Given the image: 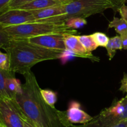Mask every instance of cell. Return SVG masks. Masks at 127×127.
Listing matches in <instances>:
<instances>
[{
    "label": "cell",
    "mask_w": 127,
    "mask_h": 127,
    "mask_svg": "<svg viewBox=\"0 0 127 127\" xmlns=\"http://www.w3.org/2000/svg\"><path fill=\"white\" fill-rule=\"evenodd\" d=\"M23 75L25 83L22 84V92L14 98L23 117L37 127H71L73 124L67 120L66 111L59 110L45 102L31 70Z\"/></svg>",
    "instance_id": "6da1fadb"
},
{
    "label": "cell",
    "mask_w": 127,
    "mask_h": 127,
    "mask_svg": "<svg viewBox=\"0 0 127 127\" xmlns=\"http://www.w3.org/2000/svg\"><path fill=\"white\" fill-rule=\"evenodd\" d=\"M10 59V70L24 75L37 64L59 59L63 51L48 49L32 44L28 39H10L2 47Z\"/></svg>",
    "instance_id": "7a4b0ae2"
},
{
    "label": "cell",
    "mask_w": 127,
    "mask_h": 127,
    "mask_svg": "<svg viewBox=\"0 0 127 127\" xmlns=\"http://www.w3.org/2000/svg\"><path fill=\"white\" fill-rule=\"evenodd\" d=\"M10 39H29L51 34L68 33L74 34L78 31L67 27L65 21L38 22L35 21L17 26L4 27Z\"/></svg>",
    "instance_id": "3957f363"
},
{
    "label": "cell",
    "mask_w": 127,
    "mask_h": 127,
    "mask_svg": "<svg viewBox=\"0 0 127 127\" xmlns=\"http://www.w3.org/2000/svg\"><path fill=\"white\" fill-rule=\"evenodd\" d=\"M127 120V98L115 99L110 107L103 109L85 124L71 127H108Z\"/></svg>",
    "instance_id": "277c9868"
},
{
    "label": "cell",
    "mask_w": 127,
    "mask_h": 127,
    "mask_svg": "<svg viewBox=\"0 0 127 127\" xmlns=\"http://www.w3.org/2000/svg\"><path fill=\"white\" fill-rule=\"evenodd\" d=\"M64 21L71 17L86 19L92 15L102 13L108 9H113L109 0H73L64 4Z\"/></svg>",
    "instance_id": "5b68a950"
},
{
    "label": "cell",
    "mask_w": 127,
    "mask_h": 127,
    "mask_svg": "<svg viewBox=\"0 0 127 127\" xmlns=\"http://www.w3.org/2000/svg\"><path fill=\"white\" fill-rule=\"evenodd\" d=\"M0 125L2 127H24L22 115L14 99L0 100Z\"/></svg>",
    "instance_id": "8992f818"
},
{
    "label": "cell",
    "mask_w": 127,
    "mask_h": 127,
    "mask_svg": "<svg viewBox=\"0 0 127 127\" xmlns=\"http://www.w3.org/2000/svg\"><path fill=\"white\" fill-rule=\"evenodd\" d=\"M32 11L11 9L0 14V26L3 27L35 22Z\"/></svg>",
    "instance_id": "52a82bcc"
},
{
    "label": "cell",
    "mask_w": 127,
    "mask_h": 127,
    "mask_svg": "<svg viewBox=\"0 0 127 127\" xmlns=\"http://www.w3.org/2000/svg\"><path fill=\"white\" fill-rule=\"evenodd\" d=\"M68 33L51 34L36 36L28 39L30 42L46 49L55 51H64L66 50L64 38Z\"/></svg>",
    "instance_id": "ba28073f"
},
{
    "label": "cell",
    "mask_w": 127,
    "mask_h": 127,
    "mask_svg": "<svg viewBox=\"0 0 127 127\" xmlns=\"http://www.w3.org/2000/svg\"><path fill=\"white\" fill-rule=\"evenodd\" d=\"M66 49L69 50L76 54L77 57L81 58L89 59L94 62L100 61L99 57L94 56L91 52H89L86 50L78 39V36L74 34H67L64 38Z\"/></svg>",
    "instance_id": "9c48e42d"
},
{
    "label": "cell",
    "mask_w": 127,
    "mask_h": 127,
    "mask_svg": "<svg viewBox=\"0 0 127 127\" xmlns=\"http://www.w3.org/2000/svg\"><path fill=\"white\" fill-rule=\"evenodd\" d=\"M66 118L71 124H85L92 120L93 117L82 110L79 102L73 100L69 102L68 108L66 111Z\"/></svg>",
    "instance_id": "30bf717a"
},
{
    "label": "cell",
    "mask_w": 127,
    "mask_h": 127,
    "mask_svg": "<svg viewBox=\"0 0 127 127\" xmlns=\"http://www.w3.org/2000/svg\"><path fill=\"white\" fill-rule=\"evenodd\" d=\"M32 12L36 21H45L53 17L64 16L66 14L64 4L52 6L42 9L32 11Z\"/></svg>",
    "instance_id": "8fae6325"
},
{
    "label": "cell",
    "mask_w": 127,
    "mask_h": 127,
    "mask_svg": "<svg viewBox=\"0 0 127 127\" xmlns=\"http://www.w3.org/2000/svg\"><path fill=\"white\" fill-rule=\"evenodd\" d=\"M63 4H64L57 0H33L29 3L17 7V9L26 11H35Z\"/></svg>",
    "instance_id": "7c38bea8"
},
{
    "label": "cell",
    "mask_w": 127,
    "mask_h": 127,
    "mask_svg": "<svg viewBox=\"0 0 127 127\" xmlns=\"http://www.w3.org/2000/svg\"><path fill=\"white\" fill-rule=\"evenodd\" d=\"M5 87L9 98L14 99L15 96L22 92V84L19 80L15 77V74L11 75L6 78Z\"/></svg>",
    "instance_id": "4fadbf2b"
},
{
    "label": "cell",
    "mask_w": 127,
    "mask_h": 127,
    "mask_svg": "<svg viewBox=\"0 0 127 127\" xmlns=\"http://www.w3.org/2000/svg\"><path fill=\"white\" fill-rule=\"evenodd\" d=\"M105 48L107 51L109 61H111L115 56L116 51L117 50H122L123 49L120 36H116L110 38Z\"/></svg>",
    "instance_id": "5bb4252c"
},
{
    "label": "cell",
    "mask_w": 127,
    "mask_h": 127,
    "mask_svg": "<svg viewBox=\"0 0 127 127\" xmlns=\"http://www.w3.org/2000/svg\"><path fill=\"white\" fill-rule=\"evenodd\" d=\"M109 28H114L117 33L122 35L127 32V23L123 18L114 17L109 24Z\"/></svg>",
    "instance_id": "9a60e30c"
},
{
    "label": "cell",
    "mask_w": 127,
    "mask_h": 127,
    "mask_svg": "<svg viewBox=\"0 0 127 127\" xmlns=\"http://www.w3.org/2000/svg\"><path fill=\"white\" fill-rule=\"evenodd\" d=\"M78 39L81 43L83 44L84 48L88 52H92V51H95L98 47V46L95 43V41L93 39L92 35H82L78 36Z\"/></svg>",
    "instance_id": "2e32d148"
},
{
    "label": "cell",
    "mask_w": 127,
    "mask_h": 127,
    "mask_svg": "<svg viewBox=\"0 0 127 127\" xmlns=\"http://www.w3.org/2000/svg\"><path fill=\"white\" fill-rule=\"evenodd\" d=\"M15 74V72L11 70H4L0 68V98H8V95L6 90L5 82L8 76Z\"/></svg>",
    "instance_id": "e0dca14e"
},
{
    "label": "cell",
    "mask_w": 127,
    "mask_h": 127,
    "mask_svg": "<svg viewBox=\"0 0 127 127\" xmlns=\"http://www.w3.org/2000/svg\"><path fill=\"white\" fill-rule=\"evenodd\" d=\"M67 27L72 29H80L87 24L86 19L80 17H71L65 21Z\"/></svg>",
    "instance_id": "ac0fdd59"
},
{
    "label": "cell",
    "mask_w": 127,
    "mask_h": 127,
    "mask_svg": "<svg viewBox=\"0 0 127 127\" xmlns=\"http://www.w3.org/2000/svg\"><path fill=\"white\" fill-rule=\"evenodd\" d=\"M40 92L45 102L51 107H55L58 99L57 93L49 89H41Z\"/></svg>",
    "instance_id": "d6986e66"
},
{
    "label": "cell",
    "mask_w": 127,
    "mask_h": 127,
    "mask_svg": "<svg viewBox=\"0 0 127 127\" xmlns=\"http://www.w3.org/2000/svg\"><path fill=\"white\" fill-rule=\"evenodd\" d=\"M91 35L98 47L100 46V47H105L110 39V38L104 32H95L92 34Z\"/></svg>",
    "instance_id": "ffe728a7"
},
{
    "label": "cell",
    "mask_w": 127,
    "mask_h": 127,
    "mask_svg": "<svg viewBox=\"0 0 127 127\" xmlns=\"http://www.w3.org/2000/svg\"><path fill=\"white\" fill-rule=\"evenodd\" d=\"M0 68L4 70H11L9 57L6 52L4 53L1 51V49H0Z\"/></svg>",
    "instance_id": "44dd1931"
},
{
    "label": "cell",
    "mask_w": 127,
    "mask_h": 127,
    "mask_svg": "<svg viewBox=\"0 0 127 127\" xmlns=\"http://www.w3.org/2000/svg\"><path fill=\"white\" fill-rule=\"evenodd\" d=\"M10 38L4 28L0 26V48H2L9 42Z\"/></svg>",
    "instance_id": "7402d4cb"
},
{
    "label": "cell",
    "mask_w": 127,
    "mask_h": 127,
    "mask_svg": "<svg viewBox=\"0 0 127 127\" xmlns=\"http://www.w3.org/2000/svg\"><path fill=\"white\" fill-rule=\"evenodd\" d=\"M32 1L33 0H11L6 10L11 9H17V7L29 3Z\"/></svg>",
    "instance_id": "603a6c76"
},
{
    "label": "cell",
    "mask_w": 127,
    "mask_h": 127,
    "mask_svg": "<svg viewBox=\"0 0 127 127\" xmlns=\"http://www.w3.org/2000/svg\"><path fill=\"white\" fill-rule=\"evenodd\" d=\"M113 6V9L114 11H118L119 8L127 2V0H109Z\"/></svg>",
    "instance_id": "cb8c5ba5"
},
{
    "label": "cell",
    "mask_w": 127,
    "mask_h": 127,
    "mask_svg": "<svg viewBox=\"0 0 127 127\" xmlns=\"http://www.w3.org/2000/svg\"><path fill=\"white\" fill-rule=\"evenodd\" d=\"M120 91H122L124 93H127L126 97L127 98V73H125L124 77L121 80V85H120Z\"/></svg>",
    "instance_id": "d4e9b609"
},
{
    "label": "cell",
    "mask_w": 127,
    "mask_h": 127,
    "mask_svg": "<svg viewBox=\"0 0 127 127\" xmlns=\"http://www.w3.org/2000/svg\"><path fill=\"white\" fill-rule=\"evenodd\" d=\"M118 12H119L122 18L124 19L127 23V6L125 4L123 5L118 10Z\"/></svg>",
    "instance_id": "484cf974"
},
{
    "label": "cell",
    "mask_w": 127,
    "mask_h": 127,
    "mask_svg": "<svg viewBox=\"0 0 127 127\" xmlns=\"http://www.w3.org/2000/svg\"><path fill=\"white\" fill-rule=\"evenodd\" d=\"M11 0H0V14L4 12Z\"/></svg>",
    "instance_id": "4316f807"
},
{
    "label": "cell",
    "mask_w": 127,
    "mask_h": 127,
    "mask_svg": "<svg viewBox=\"0 0 127 127\" xmlns=\"http://www.w3.org/2000/svg\"><path fill=\"white\" fill-rule=\"evenodd\" d=\"M120 37H121L122 42L123 49L127 51V32L120 35Z\"/></svg>",
    "instance_id": "83f0119b"
},
{
    "label": "cell",
    "mask_w": 127,
    "mask_h": 127,
    "mask_svg": "<svg viewBox=\"0 0 127 127\" xmlns=\"http://www.w3.org/2000/svg\"><path fill=\"white\" fill-rule=\"evenodd\" d=\"M108 127H127V120H124L122 122L117 123V124Z\"/></svg>",
    "instance_id": "f1b7e54d"
},
{
    "label": "cell",
    "mask_w": 127,
    "mask_h": 127,
    "mask_svg": "<svg viewBox=\"0 0 127 127\" xmlns=\"http://www.w3.org/2000/svg\"><path fill=\"white\" fill-rule=\"evenodd\" d=\"M22 118H23L24 127H37L36 126H35L34 125L32 124V123H31L28 120H27L26 118H25L24 117H23V116H22Z\"/></svg>",
    "instance_id": "f546056e"
},
{
    "label": "cell",
    "mask_w": 127,
    "mask_h": 127,
    "mask_svg": "<svg viewBox=\"0 0 127 127\" xmlns=\"http://www.w3.org/2000/svg\"><path fill=\"white\" fill-rule=\"evenodd\" d=\"M57 1H61V2H63V3H64V4H65L68 3V2H70V1H73V0H57Z\"/></svg>",
    "instance_id": "4dcf8cb0"
},
{
    "label": "cell",
    "mask_w": 127,
    "mask_h": 127,
    "mask_svg": "<svg viewBox=\"0 0 127 127\" xmlns=\"http://www.w3.org/2000/svg\"><path fill=\"white\" fill-rule=\"evenodd\" d=\"M0 127H2V126H1V125H0Z\"/></svg>",
    "instance_id": "1f68e13d"
},
{
    "label": "cell",
    "mask_w": 127,
    "mask_h": 127,
    "mask_svg": "<svg viewBox=\"0 0 127 127\" xmlns=\"http://www.w3.org/2000/svg\"><path fill=\"white\" fill-rule=\"evenodd\" d=\"M0 100H1V98H0Z\"/></svg>",
    "instance_id": "d6a6232c"
},
{
    "label": "cell",
    "mask_w": 127,
    "mask_h": 127,
    "mask_svg": "<svg viewBox=\"0 0 127 127\" xmlns=\"http://www.w3.org/2000/svg\"></svg>",
    "instance_id": "836d02e7"
}]
</instances>
